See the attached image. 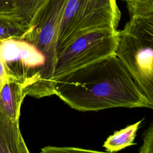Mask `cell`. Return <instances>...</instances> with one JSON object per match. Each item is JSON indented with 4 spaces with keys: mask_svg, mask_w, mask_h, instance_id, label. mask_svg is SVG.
I'll use <instances>...</instances> for the list:
<instances>
[{
    "mask_svg": "<svg viewBox=\"0 0 153 153\" xmlns=\"http://www.w3.org/2000/svg\"><path fill=\"white\" fill-rule=\"evenodd\" d=\"M55 94L79 111L149 108V103L116 53L54 81Z\"/></svg>",
    "mask_w": 153,
    "mask_h": 153,
    "instance_id": "cell-1",
    "label": "cell"
},
{
    "mask_svg": "<svg viewBox=\"0 0 153 153\" xmlns=\"http://www.w3.org/2000/svg\"><path fill=\"white\" fill-rule=\"evenodd\" d=\"M118 33L116 54L153 109V12L130 16Z\"/></svg>",
    "mask_w": 153,
    "mask_h": 153,
    "instance_id": "cell-2",
    "label": "cell"
},
{
    "mask_svg": "<svg viewBox=\"0 0 153 153\" xmlns=\"http://www.w3.org/2000/svg\"><path fill=\"white\" fill-rule=\"evenodd\" d=\"M121 15L117 0H68L57 37V57L74 40L91 30H117Z\"/></svg>",
    "mask_w": 153,
    "mask_h": 153,
    "instance_id": "cell-3",
    "label": "cell"
},
{
    "mask_svg": "<svg viewBox=\"0 0 153 153\" xmlns=\"http://www.w3.org/2000/svg\"><path fill=\"white\" fill-rule=\"evenodd\" d=\"M0 60L9 79L25 85L26 95L37 98L52 95L44 81L45 57L32 44L17 38L3 40Z\"/></svg>",
    "mask_w": 153,
    "mask_h": 153,
    "instance_id": "cell-4",
    "label": "cell"
},
{
    "mask_svg": "<svg viewBox=\"0 0 153 153\" xmlns=\"http://www.w3.org/2000/svg\"><path fill=\"white\" fill-rule=\"evenodd\" d=\"M118 43V30L108 28L96 29L78 38L57 56L53 82L71 72L115 54Z\"/></svg>",
    "mask_w": 153,
    "mask_h": 153,
    "instance_id": "cell-5",
    "label": "cell"
},
{
    "mask_svg": "<svg viewBox=\"0 0 153 153\" xmlns=\"http://www.w3.org/2000/svg\"><path fill=\"white\" fill-rule=\"evenodd\" d=\"M68 0H45L36 10L22 39L35 45L45 56L44 81L55 94L53 76L57 59L56 44L63 11Z\"/></svg>",
    "mask_w": 153,
    "mask_h": 153,
    "instance_id": "cell-6",
    "label": "cell"
},
{
    "mask_svg": "<svg viewBox=\"0 0 153 153\" xmlns=\"http://www.w3.org/2000/svg\"><path fill=\"white\" fill-rule=\"evenodd\" d=\"M19 121H13L0 111V153H27Z\"/></svg>",
    "mask_w": 153,
    "mask_h": 153,
    "instance_id": "cell-7",
    "label": "cell"
},
{
    "mask_svg": "<svg viewBox=\"0 0 153 153\" xmlns=\"http://www.w3.org/2000/svg\"><path fill=\"white\" fill-rule=\"evenodd\" d=\"M26 96L22 83L9 79L0 91V111L13 121H19L20 108Z\"/></svg>",
    "mask_w": 153,
    "mask_h": 153,
    "instance_id": "cell-8",
    "label": "cell"
},
{
    "mask_svg": "<svg viewBox=\"0 0 153 153\" xmlns=\"http://www.w3.org/2000/svg\"><path fill=\"white\" fill-rule=\"evenodd\" d=\"M142 120L130 124L126 127L116 131L105 141L103 146L108 152H115L133 145Z\"/></svg>",
    "mask_w": 153,
    "mask_h": 153,
    "instance_id": "cell-9",
    "label": "cell"
},
{
    "mask_svg": "<svg viewBox=\"0 0 153 153\" xmlns=\"http://www.w3.org/2000/svg\"><path fill=\"white\" fill-rule=\"evenodd\" d=\"M27 27L16 14L0 13V41L10 38L22 39Z\"/></svg>",
    "mask_w": 153,
    "mask_h": 153,
    "instance_id": "cell-10",
    "label": "cell"
},
{
    "mask_svg": "<svg viewBox=\"0 0 153 153\" xmlns=\"http://www.w3.org/2000/svg\"><path fill=\"white\" fill-rule=\"evenodd\" d=\"M45 0H15L14 13L28 26L36 10Z\"/></svg>",
    "mask_w": 153,
    "mask_h": 153,
    "instance_id": "cell-11",
    "label": "cell"
},
{
    "mask_svg": "<svg viewBox=\"0 0 153 153\" xmlns=\"http://www.w3.org/2000/svg\"><path fill=\"white\" fill-rule=\"evenodd\" d=\"M126 2L130 16L153 12V0H127Z\"/></svg>",
    "mask_w": 153,
    "mask_h": 153,
    "instance_id": "cell-12",
    "label": "cell"
},
{
    "mask_svg": "<svg viewBox=\"0 0 153 153\" xmlns=\"http://www.w3.org/2000/svg\"><path fill=\"white\" fill-rule=\"evenodd\" d=\"M143 144L139 149V153H153V122L144 131L142 136Z\"/></svg>",
    "mask_w": 153,
    "mask_h": 153,
    "instance_id": "cell-13",
    "label": "cell"
},
{
    "mask_svg": "<svg viewBox=\"0 0 153 153\" xmlns=\"http://www.w3.org/2000/svg\"><path fill=\"white\" fill-rule=\"evenodd\" d=\"M97 152L91 150H87V149H83L81 148H58V147H54V146H47L44 147L41 149L42 152Z\"/></svg>",
    "mask_w": 153,
    "mask_h": 153,
    "instance_id": "cell-14",
    "label": "cell"
},
{
    "mask_svg": "<svg viewBox=\"0 0 153 153\" xmlns=\"http://www.w3.org/2000/svg\"><path fill=\"white\" fill-rule=\"evenodd\" d=\"M14 11L15 0H0V13L13 14Z\"/></svg>",
    "mask_w": 153,
    "mask_h": 153,
    "instance_id": "cell-15",
    "label": "cell"
},
{
    "mask_svg": "<svg viewBox=\"0 0 153 153\" xmlns=\"http://www.w3.org/2000/svg\"><path fill=\"white\" fill-rule=\"evenodd\" d=\"M9 80V77L6 72L3 63L0 60V91L4 84Z\"/></svg>",
    "mask_w": 153,
    "mask_h": 153,
    "instance_id": "cell-16",
    "label": "cell"
},
{
    "mask_svg": "<svg viewBox=\"0 0 153 153\" xmlns=\"http://www.w3.org/2000/svg\"><path fill=\"white\" fill-rule=\"evenodd\" d=\"M124 1H127V0H124Z\"/></svg>",
    "mask_w": 153,
    "mask_h": 153,
    "instance_id": "cell-17",
    "label": "cell"
},
{
    "mask_svg": "<svg viewBox=\"0 0 153 153\" xmlns=\"http://www.w3.org/2000/svg\"><path fill=\"white\" fill-rule=\"evenodd\" d=\"M0 42H1V41H0Z\"/></svg>",
    "mask_w": 153,
    "mask_h": 153,
    "instance_id": "cell-18",
    "label": "cell"
}]
</instances>
